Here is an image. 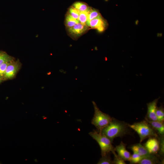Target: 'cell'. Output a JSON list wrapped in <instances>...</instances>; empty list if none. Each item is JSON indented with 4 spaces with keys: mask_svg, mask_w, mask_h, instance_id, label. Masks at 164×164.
Returning <instances> with one entry per match:
<instances>
[{
    "mask_svg": "<svg viewBox=\"0 0 164 164\" xmlns=\"http://www.w3.org/2000/svg\"><path fill=\"white\" fill-rule=\"evenodd\" d=\"M92 103L94 108V113L91 123L98 131H101L109 124L113 118L100 111L94 101H92Z\"/></svg>",
    "mask_w": 164,
    "mask_h": 164,
    "instance_id": "4",
    "label": "cell"
},
{
    "mask_svg": "<svg viewBox=\"0 0 164 164\" xmlns=\"http://www.w3.org/2000/svg\"><path fill=\"white\" fill-rule=\"evenodd\" d=\"M10 63V61L6 62L0 66V76L4 75L7 68Z\"/></svg>",
    "mask_w": 164,
    "mask_h": 164,
    "instance_id": "25",
    "label": "cell"
},
{
    "mask_svg": "<svg viewBox=\"0 0 164 164\" xmlns=\"http://www.w3.org/2000/svg\"><path fill=\"white\" fill-rule=\"evenodd\" d=\"M144 157L136 153L133 152V154L131 155L129 161L130 164L138 163Z\"/></svg>",
    "mask_w": 164,
    "mask_h": 164,
    "instance_id": "20",
    "label": "cell"
},
{
    "mask_svg": "<svg viewBox=\"0 0 164 164\" xmlns=\"http://www.w3.org/2000/svg\"><path fill=\"white\" fill-rule=\"evenodd\" d=\"M127 125L129 127L133 129L138 134L140 138V143L148 138L158 137L155 131L145 120L135 123L132 125L127 124Z\"/></svg>",
    "mask_w": 164,
    "mask_h": 164,
    "instance_id": "2",
    "label": "cell"
},
{
    "mask_svg": "<svg viewBox=\"0 0 164 164\" xmlns=\"http://www.w3.org/2000/svg\"><path fill=\"white\" fill-rule=\"evenodd\" d=\"M126 144L121 142L120 144L114 148L118 155L125 161H129L131 155L126 149Z\"/></svg>",
    "mask_w": 164,
    "mask_h": 164,
    "instance_id": "9",
    "label": "cell"
},
{
    "mask_svg": "<svg viewBox=\"0 0 164 164\" xmlns=\"http://www.w3.org/2000/svg\"><path fill=\"white\" fill-rule=\"evenodd\" d=\"M91 8V7H90L89 9L86 11L80 12L78 19L80 22L83 24H86Z\"/></svg>",
    "mask_w": 164,
    "mask_h": 164,
    "instance_id": "17",
    "label": "cell"
},
{
    "mask_svg": "<svg viewBox=\"0 0 164 164\" xmlns=\"http://www.w3.org/2000/svg\"><path fill=\"white\" fill-rule=\"evenodd\" d=\"M156 114L157 121L163 122L164 120V109L162 104H161L159 107H157Z\"/></svg>",
    "mask_w": 164,
    "mask_h": 164,
    "instance_id": "18",
    "label": "cell"
},
{
    "mask_svg": "<svg viewBox=\"0 0 164 164\" xmlns=\"http://www.w3.org/2000/svg\"><path fill=\"white\" fill-rule=\"evenodd\" d=\"M19 65L16 62L10 63L6 70L4 76L7 78L13 77L18 70Z\"/></svg>",
    "mask_w": 164,
    "mask_h": 164,
    "instance_id": "12",
    "label": "cell"
},
{
    "mask_svg": "<svg viewBox=\"0 0 164 164\" xmlns=\"http://www.w3.org/2000/svg\"><path fill=\"white\" fill-rule=\"evenodd\" d=\"M150 154L155 155L159 149V142L158 138L152 137L149 138L144 146Z\"/></svg>",
    "mask_w": 164,
    "mask_h": 164,
    "instance_id": "7",
    "label": "cell"
},
{
    "mask_svg": "<svg viewBox=\"0 0 164 164\" xmlns=\"http://www.w3.org/2000/svg\"><path fill=\"white\" fill-rule=\"evenodd\" d=\"M11 60V57L6 54H0V66L5 62L10 61Z\"/></svg>",
    "mask_w": 164,
    "mask_h": 164,
    "instance_id": "24",
    "label": "cell"
},
{
    "mask_svg": "<svg viewBox=\"0 0 164 164\" xmlns=\"http://www.w3.org/2000/svg\"><path fill=\"white\" fill-rule=\"evenodd\" d=\"M67 13L74 18L78 19L80 11L72 6H70L69 8Z\"/></svg>",
    "mask_w": 164,
    "mask_h": 164,
    "instance_id": "22",
    "label": "cell"
},
{
    "mask_svg": "<svg viewBox=\"0 0 164 164\" xmlns=\"http://www.w3.org/2000/svg\"><path fill=\"white\" fill-rule=\"evenodd\" d=\"M160 98L159 97L147 104V112L146 118L150 120L157 121L156 112L157 104Z\"/></svg>",
    "mask_w": 164,
    "mask_h": 164,
    "instance_id": "8",
    "label": "cell"
},
{
    "mask_svg": "<svg viewBox=\"0 0 164 164\" xmlns=\"http://www.w3.org/2000/svg\"><path fill=\"white\" fill-rule=\"evenodd\" d=\"M80 22L79 20L73 18L68 13L66 15L65 25L67 28H70L77 23Z\"/></svg>",
    "mask_w": 164,
    "mask_h": 164,
    "instance_id": "14",
    "label": "cell"
},
{
    "mask_svg": "<svg viewBox=\"0 0 164 164\" xmlns=\"http://www.w3.org/2000/svg\"><path fill=\"white\" fill-rule=\"evenodd\" d=\"M101 16V15L98 10L91 8L89 12L87 20L86 23L93 19Z\"/></svg>",
    "mask_w": 164,
    "mask_h": 164,
    "instance_id": "16",
    "label": "cell"
},
{
    "mask_svg": "<svg viewBox=\"0 0 164 164\" xmlns=\"http://www.w3.org/2000/svg\"><path fill=\"white\" fill-rule=\"evenodd\" d=\"M72 6L80 12L86 11L91 7L87 4L80 2H75Z\"/></svg>",
    "mask_w": 164,
    "mask_h": 164,
    "instance_id": "15",
    "label": "cell"
},
{
    "mask_svg": "<svg viewBox=\"0 0 164 164\" xmlns=\"http://www.w3.org/2000/svg\"><path fill=\"white\" fill-rule=\"evenodd\" d=\"M161 162L157 157L154 154H151L148 156L143 158L138 164H160Z\"/></svg>",
    "mask_w": 164,
    "mask_h": 164,
    "instance_id": "13",
    "label": "cell"
},
{
    "mask_svg": "<svg viewBox=\"0 0 164 164\" xmlns=\"http://www.w3.org/2000/svg\"><path fill=\"white\" fill-rule=\"evenodd\" d=\"M128 127L127 124L113 118L107 126L99 131L107 136L112 142L114 138L121 137L126 134Z\"/></svg>",
    "mask_w": 164,
    "mask_h": 164,
    "instance_id": "1",
    "label": "cell"
},
{
    "mask_svg": "<svg viewBox=\"0 0 164 164\" xmlns=\"http://www.w3.org/2000/svg\"><path fill=\"white\" fill-rule=\"evenodd\" d=\"M109 153H108L105 155L102 156L97 163L98 164H113L112 160L110 157Z\"/></svg>",
    "mask_w": 164,
    "mask_h": 164,
    "instance_id": "19",
    "label": "cell"
},
{
    "mask_svg": "<svg viewBox=\"0 0 164 164\" xmlns=\"http://www.w3.org/2000/svg\"><path fill=\"white\" fill-rule=\"evenodd\" d=\"M90 28L86 24L79 22L73 26L67 29L68 35L74 39H77L86 33Z\"/></svg>",
    "mask_w": 164,
    "mask_h": 164,
    "instance_id": "5",
    "label": "cell"
},
{
    "mask_svg": "<svg viewBox=\"0 0 164 164\" xmlns=\"http://www.w3.org/2000/svg\"><path fill=\"white\" fill-rule=\"evenodd\" d=\"M89 134L99 145L101 149L102 156L111 152L113 154L115 152L114 148L110 140L101 132L94 130L90 132Z\"/></svg>",
    "mask_w": 164,
    "mask_h": 164,
    "instance_id": "3",
    "label": "cell"
},
{
    "mask_svg": "<svg viewBox=\"0 0 164 164\" xmlns=\"http://www.w3.org/2000/svg\"><path fill=\"white\" fill-rule=\"evenodd\" d=\"M114 155V159L113 160V164H126L125 161L115 152L113 154Z\"/></svg>",
    "mask_w": 164,
    "mask_h": 164,
    "instance_id": "23",
    "label": "cell"
},
{
    "mask_svg": "<svg viewBox=\"0 0 164 164\" xmlns=\"http://www.w3.org/2000/svg\"><path fill=\"white\" fill-rule=\"evenodd\" d=\"M129 148L133 152H135L143 157L149 155L150 154L145 147L140 143H137L131 145Z\"/></svg>",
    "mask_w": 164,
    "mask_h": 164,
    "instance_id": "11",
    "label": "cell"
},
{
    "mask_svg": "<svg viewBox=\"0 0 164 164\" xmlns=\"http://www.w3.org/2000/svg\"><path fill=\"white\" fill-rule=\"evenodd\" d=\"M107 23L101 16L93 19L86 23V25L91 29H97L100 32L105 30L107 26Z\"/></svg>",
    "mask_w": 164,
    "mask_h": 164,
    "instance_id": "6",
    "label": "cell"
},
{
    "mask_svg": "<svg viewBox=\"0 0 164 164\" xmlns=\"http://www.w3.org/2000/svg\"><path fill=\"white\" fill-rule=\"evenodd\" d=\"M160 136L158 138L159 142V149L158 152L160 155L163 157L164 154V136Z\"/></svg>",
    "mask_w": 164,
    "mask_h": 164,
    "instance_id": "21",
    "label": "cell"
},
{
    "mask_svg": "<svg viewBox=\"0 0 164 164\" xmlns=\"http://www.w3.org/2000/svg\"><path fill=\"white\" fill-rule=\"evenodd\" d=\"M145 120L155 131L158 132L160 136H164V125L163 122L159 121H151L146 118Z\"/></svg>",
    "mask_w": 164,
    "mask_h": 164,
    "instance_id": "10",
    "label": "cell"
},
{
    "mask_svg": "<svg viewBox=\"0 0 164 164\" xmlns=\"http://www.w3.org/2000/svg\"><path fill=\"white\" fill-rule=\"evenodd\" d=\"M0 81H1V79H0Z\"/></svg>",
    "mask_w": 164,
    "mask_h": 164,
    "instance_id": "26",
    "label": "cell"
}]
</instances>
